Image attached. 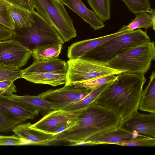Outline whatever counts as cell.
Instances as JSON below:
<instances>
[{"label": "cell", "mask_w": 155, "mask_h": 155, "mask_svg": "<svg viewBox=\"0 0 155 155\" xmlns=\"http://www.w3.org/2000/svg\"><path fill=\"white\" fill-rule=\"evenodd\" d=\"M13 82L10 80L0 81V96H7L17 92Z\"/></svg>", "instance_id": "33"}, {"label": "cell", "mask_w": 155, "mask_h": 155, "mask_svg": "<svg viewBox=\"0 0 155 155\" xmlns=\"http://www.w3.org/2000/svg\"><path fill=\"white\" fill-rule=\"evenodd\" d=\"M0 110L17 125L34 119L40 112L26 103L4 96H0Z\"/></svg>", "instance_id": "10"}, {"label": "cell", "mask_w": 155, "mask_h": 155, "mask_svg": "<svg viewBox=\"0 0 155 155\" xmlns=\"http://www.w3.org/2000/svg\"><path fill=\"white\" fill-rule=\"evenodd\" d=\"M129 10L135 14L141 12L151 13L155 9L151 7L149 0H121Z\"/></svg>", "instance_id": "27"}, {"label": "cell", "mask_w": 155, "mask_h": 155, "mask_svg": "<svg viewBox=\"0 0 155 155\" xmlns=\"http://www.w3.org/2000/svg\"><path fill=\"white\" fill-rule=\"evenodd\" d=\"M87 1L94 12L102 21L105 22L110 19V0Z\"/></svg>", "instance_id": "25"}, {"label": "cell", "mask_w": 155, "mask_h": 155, "mask_svg": "<svg viewBox=\"0 0 155 155\" xmlns=\"http://www.w3.org/2000/svg\"><path fill=\"white\" fill-rule=\"evenodd\" d=\"M119 126L134 134H144L155 138V114H143L135 111L120 122Z\"/></svg>", "instance_id": "11"}, {"label": "cell", "mask_w": 155, "mask_h": 155, "mask_svg": "<svg viewBox=\"0 0 155 155\" xmlns=\"http://www.w3.org/2000/svg\"><path fill=\"white\" fill-rule=\"evenodd\" d=\"M150 41L147 32L140 28L129 30L90 51L81 58L106 63L127 49Z\"/></svg>", "instance_id": "4"}, {"label": "cell", "mask_w": 155, "mask_h": 155, "mask_svg": "<svg viewBox=\"0 0 155 155\" xmlns=\"http://www.w3.org/2000/svg\"><path fill=\"white\" fill-rule=\"evenodd\" d=\"M77 116L76 124L57 135L55 141L81 145L94 136L117 127L120 122L113 111L94 102Z\"/></svg>", "instance_id": "2"}, {"label": "cell", "mask_w": 155, "mask_h": 155, "mask_svg": "<svg viewBox=\"0 0 155 155\" xmlns=\"http://www.w3.org/2000/svg\"><path fill=\"white\" fill-rule=\"evenodd\" d=\"M63 44L55 43L37 46L32 50L31 56L35 60L44 61L57 58Z\"/></svg>", "instance_id": "21"}, {"label": "cell", "mask_w": 155, "mask_h": 155, "mask_svg": "<svg viewBox=\"0 0 155 155\" xmlns=\"http://www.w3.org/2000/svg\"><path fill=\"white\" fill-rule=\"evenodd\" d=\"M29 122L17 125L12 131L27 141L28 145H48L55 141L56 136L45 134L32 128Z\"/></svg>", "instance_id": "15"}, {"label": "cell", "mask_w": 155, "mask_h": 155, "mask_svg": "<svg viewBox=\"0 0 155 155\" xmlns=\"http://www.w3.org/2000/svg\"><path fill=\"white\" fill-rule=\"evenodd\" d=\"M12 5L32 12L34 11L31 0H6Z\"/></svg>", "instance_id": "34"}, {"label": "cell", "mask_w": 155, "mask_h": 155, "mask_svg": "<svg viewBox=\"0 0 155 155\" xmlns=\"http://www.w3.org/2000/svg\"><path fill=\"white\" fill-rule=\"evenodd\" d=\"M155 60L154 43L150 41L127 49L106 63L116 69L144 75Z\"/></svg>", "instance_id": "3"}, {"label": "cell", "mask_w": 155, "mask_h": 155, "mask_svg": "<svg viewBox=\"0 0 155 155\" xmlns=\"http://www.w3.org/2000/svg\"><path fill=\"white\" fill-rule=\"evenodd\" d=\"M36 12L52 25L64 42L77 36L73 21L58 0H31Z\"/></svg>", "instance_id": "6"}, {"label": "cell", "mask_w": 155, "mask_h": 155, "mask_svg": "<svg viewBox=\"0 0 155 155\" xmlns=\"http://www.w3.org/2000/svg\"><path fill=\"white\" fill-rule=\"evenodd\" d=\"M78 120L67 122L57 126L52 130L51 134L57 136L61 133L73 127Z\"/></svg>", "instance_id": "36"}, {"label": "cell", "mask_w": 155, "mask_h": 155, "mask_svg": "<svg viewBox=\"0 0 155 155\" xmlns=\"http://www.w3.org/2000/svg\"><path fill=\"white\" fill-rule=\"evenodd\" d=\"M116 145L123 146L154 147L155 138L146 136L132 140L122 141Z\"/></svg>", "instance_id": "29"}, {"label": "cell", "mask_w": 155, "mask_h": 155, "mask_svg": "<svg viewBox=\"0 0 155 155\" xmlns=\"http://www.w3.org/2000/svg\"><path fill=\"white\" fill-rule=\"evenodd\" d=\"M78 116L72 115L63 110H52L36 123L31 124V127L39 131L51 134L52 130L57 126L70 121L77 120Z\"/></svg>", "instance_id": "14"}, {"label": "cell", "mask_w": 155, "mask_h": 155, "mask_svg": "<svg viewBox=\"0 0 155 155\" xmlns=\"http://www.w3.org/2000/svg\"><path fill=\"white\" fill-rule=\"evenodd\" d=\"M28 142L15 134L11 136L0 135V145H25Z\"/></svg>", "instance_id": "31"}, {"label": "cell", "mask_w": 155, "mask_h": 155, "mask_svg": "<svg viewBox=\"0 0 155 155\" xmlns=\"http://www.w3.org/2000/svg\"><path fill=\"white\" fill-rule=\"evenodd\" d=\"M67 63L68 69L65 85H73L125 72L113 68L108 66L107 63L83 58L70 59Z\"/></svg>", "instance_id": "7"}, {"label": "cell", "mask_w": 155, "mask_h": 155, "mask_svg": "<svg viewBox=\"0 0 155 155\" xmlns=\"http://www.w3.org/2000/svg\"><path fill=\"white\" fill-rule=\"evenodd\" d=\"M15 35L14 30L8 28L0 23V41L13 38Z\"/></svg>", "instance_id": "35"}, {"label": "cell", "mask_w": 155, "mask_h": 155, "mask_svg": "<svg viewBox=\"0 0 155 155\" xmlns=\"http://www.w3.org/2000/svg\"><path fill=\"white\" fill-rule=\"evenodd\" d=\"M9 11L15 29L27 28L31 25V12L13 5L10 8Z\"/></svg>", "instance_id": "24"}, {"label": "cell", "mask_w": 155, "mask_h": 155, "mask_svg": "<svg viewBox=\"0 0 155 155\" xmlns=\"http://www.w3.org/2000/svg\"><path fill=\"white\" fill-rule=\"evenodd\" d=\"M146 136L131 133L119 126L116 128L105 131L89 138L81 145L116 144L122 141L132 140Z\"/></svg>", "instance_id": "12"}, {"label": "cell", "mask_w": 155, "mask_h": 155, "mask_svg": "<svg viewBox=\"0 0 155 155\" xmlns=\"http://www.w3.org/2000/svg\"><path fill=\"white\" fill-rule=\"evenodd\" d=\"M135 18L128 25L122 28L128 30H134L141 28L147 30L152 28L155 30V11L151 13L141 12L135 14Z\"/></svg>", "instance_id": "22"}, {"label": "cell", "mask_w": 155, "mask_h": 155, "mask_svg": "<svg viewBox=\"0 0 155 155\" xmlns=\"http://www.w3.org/2000/svg\"><path fill=\"white\" fill-rule=\"evenodd\" d=\"M22 70L15 65L0 64V81L22 78Z\"/></svg>", "instance_id": "26"}, {"label": "cell", "mask_w": 155, "mask_h": 155, "mask_svg": "<svg viewBox=\"0 0 155 155\" xmlns=\"http://www.w3.org/2000/svg\"><path fill=\"white\" fill-rule=\"evenodd\" d=\"M111 82L91 90L89 93L82 99L69 105L63 110L77 117L80 113L94 102L98 96Z\"/></svg>", "instance_id": "19"}, {"label": "cell", "mask_w": 155, "mask_h": 155, "mask_svg": "<svg viewBox=\"0 0 155 155\" xmlns=\"http://www.w3.org/2000/svg\"><path fill=\"white\" fill-rule=\"evenodd\" d=\"M22 78L35 84L55 87L65 84L66 74L48 72L22 74Z\"/></svg>", "instance_id": "18"}, {"label": "cell", "mask_w": 155, "mask_h": 155, "mask_svg": "<svg viewBox=\"0 0 155 155\" xmlns=\"http://www.w3.org/2000/svg\"><path fill=\"white\" fill-rule=\"evenodd\" d=\"M31 54V50L14 38L0 41V64L21 68L26 64Z\"/></svg>", "instance_id": "9"}, {"label": "cell", "mask_w": 155, "mask_h": 155, "mask_svg": "<svg viewBox=\"0 0 155 155\" xmlns=\"http://www.w3.org/2000/svg\"><path fill=\"white\" fill-rule=\"evenodd\" d=\"M58 0L79 15L94 30H100L105 27L104 22L93 11L88 8L81 0Z\"/></svg>", "instance_id": "16"}, {"label": "cell", "mask_w": 155, "mask_h": 155, "mask_svg": "<svg viewBox=\"0 0 155 155\" xmlns=\"http://www.w3.org/2000/svg\"><path fill=\"white\" fill-rule=\"evenodd\" d=\"M117 78V76L112 75L75 84L73 85L75 87H83L91 90L105 84L113 81Z\"/></svg>", "instance_id": "30"}, {"label": "cell", "mask_w": 155, "mask_h": 155, "mask_svg": "<svg viewBox=\"0 0 155 155\" xmlns=\"http://www.w3.org/2000/svg\"><path fill=\"white\" fill-rule=\"evenodd\" d=\"M128 31L121 28L117 32L110 34L73 43L68 48V58L69 59L82 58L90 51L101 45L116 36L126 33Z\"/></svg>", "instance_id": "13"}, {"label": "cell", "mask_w": 155, "mask_h": 155, "mask_svg": "<svg viewBox=\"0 0 155 155\" xmlns=\"http://www.w3.org/2000/svg\"><path fill=\"white\" fill-rule=\"evenodd\" d=\"M12 5L6 0H0V23L12 30L15 29L9 9Z\"/></svg>", "instance_id": "28"}, {"label": "cell", "mask_w": 155, "mask_h": 155, "mask_svg": "<svg viewBox=\"0 0 155 155\" xmlns=\"http://www.w3.org/2000/svg\"><path fill=\"white\" fill-rule=\"evenodd\" d=\"M68 69L67 62L58 58L44 61L35 60L31 65L22 70V74L48 72L66 74Z\"/></svg>", "instance_id": "17"}, {"label": "cell", "mask_w": 155, "mask_h": 155, "mask_svg": "<svg viewBox=\"0 0 155 155\" xmlns=\"http://www.w3.org/2000/svg\"><path fill=\"white\" fill-rule=\"evenodd\" d=\"M17 125L11 118L0 110V132L12 131Z\"/></svg>", "instance_id": "32"}, {"label": "cell", "mask_w": 155, "mask_h": 155, "mask_svg": "<svg viewBox=\"0 0 155 155\" xmlns=\"http://www.w3.org/2000/svg\"><path fill=\"white\" fill-rule=\"evenodd\" d=\"M149 82L143 90L139 108L141 110L155 114V72H152Z\"/></svg>", "instance_id": "20"}, {"label": "cell", "mask_w": 155, "mask_h": 155, "mask_svg": "<svg viewBox=\"0 0 155 155\" xmlns=\"http://www.w3.org/2000/svg\"><path fill=\"white\" fill-rule=\"evenodd\" d=\"M31 25L15 29L13 38L31 50L35 47L47 44L64 43L55 28L35 11L31 12Z\"/></svg>", "instance_id": "5"}, {"label": "cell", "mask_w": 155, "mask_h": 155, "mask_svg": "<svg viewBox=\"0 0 155 155\" xmlns=\"http://www.w3.org/2000/svg\"><path fill=\"white\" fill-rule=\"evenodd\" d=\"M90 91L73 85H65L62 88L49 90L38 95L50 103L53 110H63L69 105L82 99Z\"/></svg>", "instance_id": "8"}, {"label": "cell", "mask_w": 155, "mask_h": 155, "mask_svg": "<svg viewBox=\"0 0 155 155\" xmlns=\"http://www.w3.org/2000/svg\"><path fill=\"white\" fill-rule=\"evenodd\" d=\"M117 76L94 102L113 111L121 122L138 111L146 79L144 74L126 72Z\"/></svg>", "instance_id": "1"}, {"label": "cell", "mask_w": 155, "mask_h": 155, "mask_svg": "<svg viewBox=\"0 0 155 155\" xmlns=\"http://www.w3.org/2000/svg\"><path fill=\"white\" fill-rule=\"evenodd\" d=\"M9 97L26 103L38 110L43 113L47 114L53 110L51 104L38 96L25 95H18L13 94L7 96Z\"/></svg>", "instance_id": "23"}]
</instances>
